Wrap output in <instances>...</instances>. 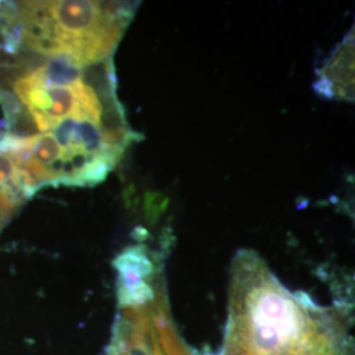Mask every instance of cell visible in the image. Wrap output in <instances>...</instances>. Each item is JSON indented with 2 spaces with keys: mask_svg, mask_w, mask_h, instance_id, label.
Here are the masks:
<instances>
[{
  "mask_svg": "<svg viewBox=\"0 0 355 355\" xmlns=\"http://www.w3.org/2000/svg\"><path fill=\"white\" fill-rule=\"evenodd\" d=\"M234 299L243 305V338L250 355H309L316 343L299 302L255 255L237 259Z\"/></svg>",
  "mask_w": 355,
  "mask_h": 355,
  "instance_id": "obj_1",
  "label": "cell"
},
{
  "mask_svg": "<svg viewBox=\"0 0 355 355\" xmlns=\"http://www.w3.org/2000/svg\"><path fill=\"white\" fill-rule=\"evenodd\" d=\"M114 266L119 274L117 284L121 304L135 306L152 299V287L148 284V278L153 272V263L144 248H132L120 254Z\"/></svg>",
  "mask_w": 355,
  "mask_h": 355,
  "instance_id": "obj_2",
  "label": "cell"
},
{
  "mask_svg": "<svg viewBox=\"0 0 355 355\" xmlns=\"http://www.w3.org/2000/svg\"><path fill=\"white\" fill-rule=\"evenodd\" d=\"M152 355H162V354H161V353H159V352H155V353H153Z\"/></svg>",
  "mask_w": 355,
  "mask_h": 355,
  "instance_id": "obj_3",
  "label": "cell"
}]
</instances>
